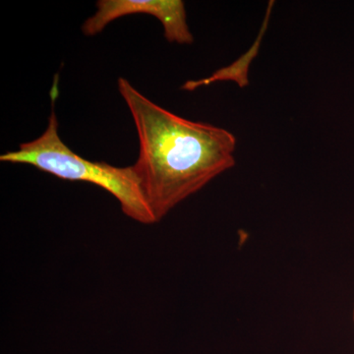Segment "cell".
<instances>
[{"instance_id": "6da1fadb", "label": "cell", "mask_w": 354, "mask_h": 354, "mask_svg": "<svg viewBox=\"0 0 354 354\" xmlns=\"http://www.w3.org/2000/svg\"><path fill=\"white\" fill-rule=\"evenodd\" d=\"M139 137L132 165L156 221L235 165L236 139L223 128L180 118L149 100L120 77Z\"/></svg>"}, {"instance_id": "7a4b0ae2", "label": "cell", "mask_w": 354, "mask_h": 354, "mask_svg": "<svg viewBox=\"0 0 354 354\" xmlns=\"http://www.w3.org/2000/svg\"><path fill=\"white\" fill-rule=\"evenodd\" d=\"M53 109L46 131L19 149L0 156V162L32 165L39 171L69 181L94 184L111 193L120 202L125 216L143 225L157 223L131 167H118L104 162H92L74 153L60 138L55 102L57 84L51 88Z\"/></svg>"}, {"instance_id": "3957f363", "label": "cell", "mask_w": 354, "mask_h": 354, "mask_svg": "<svg viewBox=\"0 0 354 354\" xmlns=\"http://www.w3.org/2000/svg\"><path fill=\"white\" fill-rule=\"evenodd\" d=\"M97 11L82 25L85 36L104 31L114 20L133 14H148L157 18L164 27L169 43L191 44L194 37L186 17L185 4L181 0H99Z\"/></svg>"}, {"instance_id": "277c9868", "label": "cell", "mask_w": 354, "mask_h": 354, "mask_svg": "<svg viewBox=\"0 0 354 354\" xmlns=\"http://www.w3.org/2000/svg\"><path fill=\"white\" fill-rule=\"evenodd\" d=\"M272 6H274V1H270L264 23H263L262 28L260 30L259 36H258L253 46H251L250 50H247V53H244L241 57H239L234 64L218 70L213 75L209 76V78L201 79V80L187 81L183 86V90L192 92V91L196 90L198 88L211 85V84L218 82V81H234L241 88L248 85L249 66H250L254 58L257 57L258 53H259L261 41H262L263 35H264L266 30H267Z\"/></svg>"}]
</instances>
